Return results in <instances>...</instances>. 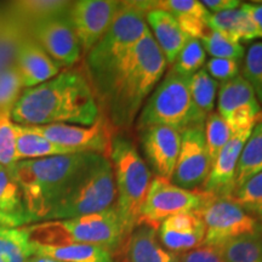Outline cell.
Segmentation results:
<instances>
[{
	"mask_svg": "<svg viewBox=\"0 0 262 262\" xmlns=\"http://www.w3.org/2000/svg\"><path fill=\"white\" fill-rule=\"evenodd\" d=\"M163 52L148 31L126 56L91 84L100 113L113 129L126 130L136 122L143 103L166 68Z\"/></svg>",
	"mask_w": 262,
	"mask_h": 262,
	"instance_id": "obj_1",
	"label": "cell"
},
{
	"mask_svg": "<svg viewBox=\"0 0 262 262\" xmlns=\"http://www.w3.org/2000/svg\"><path fill=\"white\" fill-rule=\"evenodd\" d=\"M100 116L89 79L75 70L61 72L45 83L22 90L11 108L12 122L26 126L50 124L90 126Z\"/></svg>",
	"mask_w": 262,
	"mask_h": 262,
	"instance_id": "obj_2",
	"label": "cell"
},
{
	"mask_svg": "<svg viewBox=\"0 0 262 262\" xmlns=\"http://www.w3.org/2000/svg\"><path fill=\"white\" fill-rule=\"evenodd\" d=\"M100 156L74 155L21 160L11 170L24 198L28 224L41 222L79 176Z\"/></svg>",
	"mask_w": 262,
	"mask_h": 262,
	"instance_id": "obj_3",
	"label": "cell"
},
{
	"mask_svg": "<svg viewBox=\"0 0 262 262\" xmlns=\"http://www.w3.org/2000/svg\"><path fill=\"white\" fill-rule=\"evenodd\" d=\"M29 241L40 245L90 244L113 255L123 249L129 232L116 206L68 220L41 221L26 226Z\"/></svg>",
	"mask_w": 262,
	"mask_h": 262,
	"instance_id": "obj_4",
	"label": "cell"
},
{
	"mask_svg": "<svg viewBox=\"0 0 262 262\" xmlns=\"http://www.w3.org/2000/svg\"><path fill=\"white\" fill-rule=\"evenodd\" d=\"M108 159L112 164L117 198L114 206L129 234L136 228L150 185V171L133 141L114 135Z\"/></svg>",
	"mask_w": 262,
	"mask_h": 262,
	"instance_id": "obj_5",
	"label": "cell"
},
{
	"mask_svg": "<svg viewBox=\"0 0 262 262\" xmlns=\"http://www.w3.org/2000/svg\"><path fill=\"white\" fill-rule=\"evenodd\" d=\"M140 112L136 119L137 131L150 126H168L182 134L188 127L205 123L192 102L189 77L172 70L159 81Z\"/></svg>",
	"mask_w": 262,
	"mask_h": 262,
	"instance_id": "obj_6",
	"label": "cell"
},
{
	"mask_svg": "<svg viewBox=\"0 0 262 262\" xmlns=\"http://www.w3.org/2000/svg\"><path fill=\"white\" fill-rule=\"evenodd\" d=\"M148 31L146 10L141 2H122L108 31L86 54L85 66L90 84L102 78L126 56Z\"/></svg>",
	"mask_w": 262,
	"mask_h": 262,
	"instance_id": "obj_7",
	"label": "cell"
},
{
	"mask_svg": "<svg viewBox=\"0 0 262 262\" xmlns=\"http://www.w3.org/2000/svg\"><path fill=\"white\" fill-rule=\"evenodd\" d=\"M117 198L112 164L100 155L52 206L44 221L68 220L106 210Z\"/></svg>",
	"mask_w": 262,
	"mask_h": 262,
	"instance_id": "obj_8",
	"label": "cell"
},
{
	"mask_svg": "<svg viewBox=\"0 0 262 262\" xmlns=\"http://www.w3.org/2000/svg\"><path fill=\"white\" fill-rule=\"evenodd\" d=\"M194 212L205 227L203 245L219 247L233 238L260 232L256 219L227 196L208 194L203 205Z\"/></svg>",
	"mask_w": 262,
	"mask_h": 262,
	"instance_id": "obj_9",
	"label": "cell"
},
{
	"mask_svg": "<svg viewBox=\"0 0 262 262\" xmlns=\"http://www.w3.org/2000/svg\"><path fill=\"white\" fill-rule=\"evenodd\" d=\"M206 195L208 193L199 189L187 191L173 185L170 180L155 176L141 209L137 226L147 225L158 229L160 224L170 216L198 210Z\"/></svg>",
	"mask_w": 262,
	"mask_h": 262,
	"instance_id": "obj_10",
	"label": "cell"
},
{
	"mask_svg": "<svg viewBox=\"0 0 262 262\" xmlns=\"http://www.w3.org/2000/svg\"><path fill=\"white\" fill-rule=\"evenodd\" d=\"M122 2L116 0H78L67 11L68 21L86 55L103 37L119 11Z\"/></svg>",
	"mask_w": 262,
	"mask_h": 262,
	"instance_id": "obj_11",
	"label": "cell"
},
{
	"mask_svg": "<svg viewBox=\"0 0 262 262\" xmlns=\"http://www.w3.org/2000/svg\"><path fill=\"white\" fill-rule=\"evenodd\" d=\"M210 169L204 125L188 127L181 134V146L171 182L187 191H196L204 185Z\"/></svg>",
	"mask_w": 262,
	"mask_h": 262,
	"instance_id": "obj_12",
	"label": "cell"
},
{
	"mask_svg": "<svg viewBox=\"0 0 262 262\" xmlns=\"http://www.w3.org/2000/svg\"><path fill=\"white\" fill-rule=\"evenodd\" d=\"M217 110L233 135L251 133L261 112L253 88L242 75L222 83L219 91Z\"/></svg>",
	"mask_w": 262,
	"mask_h": 262,
	"instance_id": "obj_13",
	"label": "cell"
},
{
	"mask_svg": "<svg viewBox=\"0 0 262 262\" xmlns=\"http://www.w3.org/2000/svg\"><path fill=\"white\" fill-rule=\"evenodd\" d=\"M39 135L56 145L72 148L79 153L91 152L106 156L110 152L113 127L102 116L90 126L72 124H50V125L29 126Z\"/></svg>",
	"mask_w": 262,
	"mask_h": 262,
	"instance_id": "obj_14",
	"label": "cell"
},
{
	"mask_svg": "<svg viewBox=\"0 0 262 262\" xmlns=\"http://www.w3.org/2000/svg\"><path fill=\"white\" fill-rule=\"evenodd\" d=\"M28 35L61 68H70L80 60L81 47L67 14L45 18L29 26Z\"/></svg>",
	"mask_w": 262,
	"mask_h": 262,
	"instance_id": "obj_15",
	"label": "cell"
},
{
	"mask_svg": "<svg viewBox=\"0 0 262 262\" xmlns=\"http://www.w3.org/2000/svg\"><path fill=\"white\" fill-rule=\"evenodd\" d=\"M139 133L143 155L156 176L171 181L181 146V134L168 126H150Z\"/></svg>",
	"mask_w": 262,
	"mask_h": 262,
	"instance_id": "obj_16",
	"label": "cell"
},
{
	"mask_svg": "<svg viewBox=\"0 0 262 262\" xmlns=\"http://www.w3.org/2000/svg\"><path fill=\"white\" fill-rule=\"evenodd\" d=\"M15 67L24 90L52 79L60 74L62 70L28 34L19 41L16 51Z\"/></svg>",
	"mask_w": 262,
	"mask_h": 262,
	"instance_id": "obj_17",
	"label": "cell"
},
{
	"mask_svg": "<svg viewBox=\"0 0 262 262\" xmlns=\"http://www.w3.org/2000/svg\"><path fill=\"white\" fill-rule=\"evenodd\" d=\"M251 133L232 135L216 159L211 164L210 172L204 185L199 191L215 196L231 198L235 191V170H237L239 156Z\"/></svg>",
	"mask_w": 262,
	"mask_h": 262,
	"instance_id": "obj_18",
	"label": "cell"
},
{
	"mask_svg": "<svg viewBox=\"0 0 262 262\" xmlns=\"http://www.w3.org/2000/svg\"><path fill=\"white\" fill-rule=\"evenodd\" d=\"M159 242L171 253H186L204 244L205 227L198 215L181 212L165 219L158 228Z\"/></svg>",
	"mask_w": 262,
	"mask_h": 262,
	"instance_id": "obj_19",
	"label": "cell"
},
{
	"mask_svg": "<svg viewBox=\"0 0 262 262\" xmlns=\"http://www.w3.org/2000/svg\"><path fill=\"white\" fill-rule=\"evenodd\" d=\"M146 24L155 38L166 63H173L188 38L183 34L176 18L162 9H152L146 12Z\"/></svg>",
	"mask_w": 262,
	"mask_h": 262,
	"instance_id": "obj_20",
	"label": "cell"
},
{
	"mask_svg": "<svg viewBox=\"0 0 262 262\" xmlns=\"http://www.w3.org/2000/svg\"><path fill=\"white\" fill-rule=\"evenodd\" d=\"M123 249L125 262H178V256L159 242L158 229L147 225L137 226Z\"/></svg>",
	"mask_w": 262,
	"mask_h": 262,
	"instance_id": "obj_21",
	"label": "cell"
},
{
	"mask_svg": "<svg viewBox=\"0 0 262 262\" xmlns=\"http://www.w3.org/2000/svg\"><path fill=\"white\" fill-rule=\"evenodd\" d=\"M208 25L210 31L220 33L228 40L237 42V44L261 38L260 32L254 21L242 8V5L238 9L211 14Z\"/></svg>",
	"mask_w": 262,
	"mask_h": 262,
	"instance_id": "obj_22",
	"label": "cell"
},
{
	"mask_svg": "<svg viewBox=\"0 0 262 262\" xmlns=\"http://www.w3.org/2000/svg\"><path fill=\"white\" fill-rule=\"evenodd\" d=\"M32 255L62 262H114V255L106 249L90 244L40 245L31 242Z\"/></svg>",
	"mask_w": 262,
	"mask_h": 262,
	"instance_id": "obj_23",
	"label": "cell"
},
{
	"mask_svg": "<svg viewBox=\"0 0 262 262\" xmlns=\"http://www.w3.org/2000/svg\"><path fill=\"white\" fill-rule=\"evenodd\" d=\"M79 153L67 147L56 145L44 136L39 135L29 126L16 124V157L17 162L29 159H41L48 157Z\"/></svg>",
	"mask_w": 262,
	"mask_h": 262,
	"instance_id": "obj_24",
	"label": "cell"
},
{
	"mask_svg": "<svg viewBox=\"0 0 262 262\" xmlns=\"http://www.w3.org/2000/svg\"><path fill=\"white\" fill-rule=\"evenodd\" d=\"M72 2L66 0H19L10 4L11 17L28 27L41 19L67 14Z\"/></svg>",
	"mask_w": 262,
	"mask_h": 262,
	"instance_id": "obj_25",
	"label": "cell"
},
{
	"mask_svg": "<svg viewBox=\"0 0 262 262\" xmlns=\"http://www.w3.org/2000/svg\"><path fill=\"white\" fill-rule=\"evenodd\" d=\"M262 172V123L256 124L239 156L235 170V189Z\"/></svg>",
	"mask_w": 262,
	"mask_h": 262,
	"instance_id": "obj_26",
	"label": "cell"
},
{
	"mask_svg": "<svg viewBox=\"0 0 262 262\" xmlns=\"http://www.w3.org/2000/svg\"><path fill=\"white\" fill-rule=\"evenodd\" d=\"M225 262H262V233L244 234L219 245Z\"/></svg>",
	"mask_w": 262,
	"mask_h": 262,
	"instance_id": "obj_27",
	"label": "cell"
},
{
	"mask_svg": "<svg viewBox=\"0 0 262 262\" xmlns=\"http://www.w3.org/2000/svg\"><path fill=\"white\" fill-rule=\"evenodd\" d=\"M189 93L195 110L205 120L209 114L214 112L217 81L212 79L203 67L189 77Z\"/></svg>",
	"mask_w": 262,
	"mask_h": 262,
	"instance_id": "obj_28",
	"label": "cell"
},
{
	"mask_svg": "<svg viewBox=\"0 0 262 262\" xmlns=\"http://www.w3.org/2000/svg\"><path fill=\"white\" fill-rule=\"evenodd\" d=\"M32 256L26 227L0 229V262H27Z\"/></svg>",
	"mask_w": 262,
	"mask_h": 262,
	"instance_id": "obj_29",
	"label": "cell"
},
{
	"mask_svg": "<svg viewBox=\"0 0 262 262\" xmlns=\"http://www.w3.org/2000/svg\"><path fill=\"white\" fill-rule=\"evenodd\" d=\"M0 214L24 219L28 224L21 189L14 175L0 165Z\"/></svg>",
	"mask_w": 262,
	"mask_h": 262,
	"instance_id": "obj_30",
	"label": "cell"
},
{
	"mask_svg": "<svg viewBox=\"0 0 262 262\" xmlns=\"http://www.w3.org/2000/svg\"><path fill=\"white\" fill-rule=\"evenodd\" d=\"M25 35V26L12 17L0 22V74L15 66L16 51Z\"/></svg>",
	"mask_w": 262,
	"mask_h": 262,
	"instance_id": "obj_31",
	"label": "cell"
},
{
	"mask_svg": "<svg viewBox=\"0 0 262 262\" xmlns=\"http://www.w3.org/2000/svg\"><path fill=\"white\" fill-rule=\"evenodd\" d=\"M232 135L233 134L231 129L217 112H212L206 117L204 123V137L211 164L222 148L227 145Z\"/></svg>",
	"mask_w": 262,
	"mask_h": 262,
	"instance_id": "obj_32",
	"label": "cell"
},
{
	"mask_svg": "<svg viewBox=\"0 0 262 262\" xmlns=\"http://www.w3.org/2000/svg\"><path fill=\"white\" fill-rule=\"evenodd\" d=\"M239 206L255 219L262 216V172L248 180L231 196Z\"/></svg>",
	"mask_w": 262,
	"mask_h": 262,
	"instance_id": "obj_33",
	"label": "cell"
},
{
	"mask_svg": "<svg viewBox=\"0 0 262 262\" xmlns=\"http://www.w3.org/2000/svg\"><path fill=\"white\" fill-rule=\"evenodd\" d=\"M206 61V52L202 41L198 39H188L185 47L173 61L171 70L176 73L191 77L202 70Z\"/></svg>",
	"mask_w": 262,
	"mask_h": 262,
	"instance_id": "obj_34",
	"label": "cell"
},
{
	"mask_svg": "<svg viewBox=\"0 0 262 262\" xmlns=\"http://www.w3.org/2000/svg\"><path fill=\"white\" fill-rule=\"evenodd\" d=\"M16 157V124L11 119V110L0 112V165L9 171L17 164Z\"/></svg>",
	"mask_w": 262,
	"mask_h": 262,
	"instance_id": "obj_35",
	"label": "cell"
},
{
	"mask_svg": "<svg viewBox=\"0 0 262 262\" xmlns=\"http://www.w3.org/2000/svg\"><path fill=\"white\" fill-rule=\"evenodd\" d=\"M242 77L253 88L258 103L262 106V41L253 42L245 52Z\"/></svg>",
	"mask_w": 262,
	"mask_h": 262,
	"instance_id": "obj_36",
	"label": "cell"
},
{
	"mask_svg": "<svg viewBox=\"0 0 262 262\" xmlns=\"http://www.w3.org/2000/svg\"><path fill=\"white\" fill-rule=\"evenodd\" d=\"M205 52L211 55L212 58H226V60L239 61L244 57L245 49L242 44L228 40L220 33L210 31L202 39Z\"/></svg>",
	"mask_w": 262,
	"mask_h": 262,
	"instance_id": "obj_37",
	"label": "cell"
},
{
	"mask_svg": "<svg viewBox=\"0 0 262 262\" xmlns=\"http://www.w3.org/2000/svg\"><path fill=\"white\" fill-rule=\"evenodd\" d=\"M22 90L24 89L15 66L3 72L0 74V112L11 110Z\"/></svg>",
	"mask_w": 262,
	"mask_h": 262,
	"instance_id": "obj_38",
	"label": "cell"
},
{
	"mask_svg": "<svg viewBox=\"0 0 262 262\" xmlns=\"http://www.w3.org/2000/svg\"><path fill=\"white\" fill-rule=\"evenodd\" d=\"M205 70L212 79L226 81L234 79L239 75V61L226 60V58H211L205 66Z\"/></svg>",
	"mask_w": 262,
	"mask_h": 262,
	"instance_id": "obj_39",
	"label": "cell"
},
{
	"mask_svg": "<svg viewBox=\"0 0 262 262\" xmlns=\"http://www.w3.org/2000/svg\"><path fill=\"white\" fill-rule=\"evenodd\" d=\"M176 256L178 262H225L217 248L210 245H202Z\"/></svg>",
	"mask_w": 262,
	"mask_h": 262,
	"instance_id": "obj_40",
	"label": "cell"
},
{
	"mask_svg": "<svg viewBox=\"0 0 262 262\" xmlns=\"http://www.w3.org/2000/svg\"><path fill=\"white\" fill-rule=\"evenodd\" d=\"M202 4L210 14H219V12L241 8L242 2L239 0H203Z\"/></svg>",
	"mask_w": 262,
	"mask_h": 262,
	"instance_id": "obj_41",
	"label": "cell"
},
{
	"mask_svg": "<svg viewBox=\"0 0 262 262\" xmlns=\"http://www.w3.org/2000/svg\"><path fill=\"white\" fill-rule=\"evenodd\" d=\"M242 8L248 12L251 19L254 21L262 38V3L261 4H254V3H242Z\"/></svg>",
	"mask_w": 262,
	"mask_h": 262,
	"instance_id": "obj_42",
	"label": "cell"
},
{
	"mask_svg": "<svg viewBox=\"0 0 262 262\" xmlns=\"http://www.w3.org/2000/svg\"><path fill=\"white\" fill-rule=\"evenodd\" d=\"M27 262H62V261L54 260V258H50V257H44V256H37V255H32Z\"/></svg>",
	"mask_w": 262,
	"mask_h": 262,
	"instance_id": "obj_43",
	"label": "cell"
},
{
	"mask_svg": "<svg viewBox=\"0 0 262 262\" xmlns=\"http://www.w3.org/2000/svg\"><path fill=\"white\" fill-rule=\"evenodd\" d=\"M261 123H262V111L257 114L256 119H255V125H256V124H261Z\"/></svg>",
	"mask_w": 262,
	"mask_h": 262,
	"instance_id": "obj_44",
	"label": "cell"
},
{
	"mask_svg": "<svg viewBox=\"0 0 262 262\" xmlns=\"http://www.w3.org/2000/svg\"><path fill=\"white\" fill-rule=\"evenodd\" d=\"M257 222H258V227H260V232L262 233V216L257 219Z\"/></svg>",
	"mask_w": 262,
	"mask_h": 262,
	"instance_id": "obj_45",
	"label": "cell"
},
{
	"mask_svg": "<svg viewBox=\"0 0 262 262\" xmlns=\"http://www.w3.org/2000/svg\"><path fill=\"white\" fill-rule=\"evenodd\" d=\"M122 262H125V261H122Z\"/></svg>",
	"mask_w": 262,
	"mask_h": 262,
	"instance_id": "obj_46",
	"label": "cell"
}]
</instances>
